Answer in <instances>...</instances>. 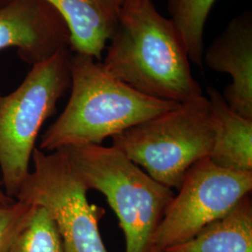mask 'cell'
I'll return each instance as SVG.
<instances>
[{"label":"cell","mask_w":252,"mask_h":252,"mask_svg":"<svg viewBox=\"0 0 252 252\" xmlns=\"http://www.w3.org/2000/svg\"><path fill=\"white\" fill-rule=\"evenodd\" d=\"M108 43L104 68L139 93L179 104L203 95L180 34L153 0L121 10Z\"/></svg>","instance_id":"obj_1"},{"label":"cell","mask_w":252,"mask_h":252,"mask_svg":"<svg viewBox=\"0 0 252 252\" xmlns=\"http://www.w3.org/2000/svg\"><path fill=\"white\" fill-rule=\"evenodd\" d=\"M70 97L42 135L39 150L56 152L79 145L97 144L162 114L179 103L156 99L111 76L102 62L83 54L69 60Z\"/></svg>","instance_id":"obj_2"},{"label":"cell","mask_w":252,"mask_h":252,"mask_svg":"<svg viewBox=\"0 0 252 252\" xmlns=\"http://www.w3.org/2000/svg\"><path fill=\"white\" fill-rule=\"evenodd\" d=\"M62 151L89 189L105 195L126 237V252H153V237L174 197L113 146H71Z\"/></svg>","instance_id":"obj_3"},{"label":"cell","mask_w":252,"mask_h":252,"mask_svg":"<svg viewBox=\"0 0 252 252\" xmlns=\"http://www.w3.org/2000/svg\"><path fill=\"white\" fill-rule=\"evenodd\" d=\"M112 146L170 189H180L189 168L213 143L209 101L202 95L111 137Z\"/></svg>","instance_id":"obj_4"},{"label":"cell","mask_w":252,"mask_h":252,"mask_svg":"<svg viewBox=\"0 0 252 252\" xmlns=\"http://www.w3.org/2000/svg\"><path fill=\"white\" fill-rule=\"evenodd\" d=\"M70 49L32 65L18 87L0 94V169L5 193L15 199L29 174L38 133L70 87Z\"/></svg>","instance_id":"obj_5"},{"label":"cell","mask_w":252,"mask_h":252,"mask_svg":"<svg viewBox=\"0 0 252 252\" xmlns=\"http://www.w3.org/2000/svg\"><path fill=\"white\" fill-rule=\"evenodd\" d=\"M32 161L33 170L15 200L45 208L59 230L63 252H108L98 227L105 209L89 203L88 189L66 155L35 149Z\"/></svg>","instance_id":"obj_6"},{"label":"cell","mask_w":252,"mask_h":252,"mask_svg":"<svg viewBox=\"0 0 252 252\" xmlns=\"http://www.w3.org/2000/svg\"><path fill=\"white\" fill-rule=\"evenodd\" d=\"M252 189V171L222 168L204 158L186 173L179 193L170 205L153 237V250H163L185 242L224 216Z\"/></svg>","instance_id":"obj_7"},{"label":"cell","mask_w":252,"mask_h":252,"mask_svg":"<svg viewBox=\"0 0 252 252\" xmlns=\"http://www.w3.org/2000/svg\"><path fill=\"white\" fill-rule=\"evenodd\" d=\"M7 48L33 65L70 49V34L47 0H9L0 6V51Z\"/></svg>","instance_id":"obj_8"},{"label":"cell","mask_w":252,"mask_h":252,"mask_svg":"<svg viewBox=\"0 0 252 252\" xmlns=\"http://www.w3.org/2000/svg\"><path fill=\"white\" fill-rule=\"evenodd\" d=\"M203 62L217 72L227 73L232 82L222 97L235 113L252 120V12L234 17L204 52Z\"/></svg>","instance_id":"obj_9"},{"label":"cell","mask_w":252,"mask_h":252,"mask_svg":"<svg viewBox=\"0 0 252 252\" xmlns=\"http://www.w3.org/2000/svg\"><path fill=\"white\" fill-rule=\"evenodd\" d=\"M62 15L74 54L99 61L117 27L121 9L116 0H47Z\"/></svg>","instance_id":"obj_10"},{"label":"cell","mask_w":252,"mask_h":252,"mask_svg":"<svg viewBox=\"0 0 252 252\" xmlns=\"http://www.w3.org/2000/svg\"><path fill=\"white\" fill-rule=\"evenodd\" d=\"M207 94L213 124L209 160L226 169L252 171V120L229 108L216 89L208 88Z\"/></svg>","instance_id":"obj_11"},{"label":"cell","mask_w":252,"mask_h":252,"mask_svg":"<svg viewBox=\"0 0 252 252\" xmlns=\"http://www.w3.org/2000/svg\"><path fill=\"white\" fill-rule=\"evenodd\" d=\"M162 252H252V201L246 195L226 215L189 240Z\"/></svg>","instance_id":"obj_12"},{"label":"cell","mask_w":252,"mask_h":252,"mask_svg":"<svg viewBox=\"0 0 252 252\" xmlns=\"http://www.w3.org/2000/svg\"><path fill=\"white\" fill-rule=\"evenodd\" d=\"M216 0H168L170 21L186 48L189 62L201 66L207 19Z\"/></svg>","instance_id":"obj_13"},{"label":"cell","mask_w":252,"mask_h":252,"mask_svg":"<svg viewBox=\"0 0 252 252\" xmlns=\"http://www.w3.org/2000/svg\"><path fill=\"white\" fill-rule=\"evenodd\" d=\"M9 252H63L59 230L44 207L33 205Z\"/></svg>","instance_id":"obj_14"},{"label":"cell","mask_w":252,"mask_h":252,"mask_svg":"<svg viewBox=\"0 0 252 252\" xmlns=\"http://www.w3.org/2000/svg\"><path fill=\"white\" fill-rule=\"evenodd\" d=\"M32 209L33 205L18 200L10 204H0V252H9Z\"/></svg>","instance_id":"obj_15"},{"label":"cell","mask_w":252,"mask_h":252,"mask_svg":"<svg viewBox=\"0 0 252 252\" xmlns=\"http://www.w3.org/2000/svg\"><path fill=\"white\" fill-rule=\"evenodd\" d=\"M117 1L118 5L120 7V9H127L130 8L132 6H135L138 2H140L141 0H116Z\"/></svg>","instance_id":"obj_16"},{"label":"cell","mask_w":252,"mask_h":252,"mask_svg":"<svg viewBox=\"0 0 252 252\" xmlns=\"http://www.w3.org/2000/svg\"><path fill=\"white\" fill-rule=\"evenodd\" d=\"M1 181H0V204H10L15 201V199L11 198L8 196L4 190L1 189Z\"/></svg>","instance_id":"obj_17"},{"label":"cell","mask_w":252,"mask_h":252,"mask_svg":"<svg viewBox=\"0 0 252 252\" xmlns=\"http://www.w3.org/2000/svg\"><path fill=\"white\" fill-rule=\"evenodd\" d=\"M9 0H0V6H2V5H4V4H6L7 2H9Z\"/></svg>","instance_id":"obj_18"},{"label":"cell","mask_w":252,"mask_h":252,"mask_svg":"<svg viewBox=\"0 0 252 252\" xmlns=\"http://www.w3.org/2000/svg\"><path fill=\"white\" fill-rule=\"evenodd\" d=\"M153 252H159V251H156V250H153Z\"/></svg>","instance_id":"obj_19"}]
</instances>
